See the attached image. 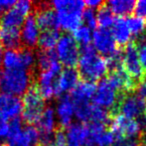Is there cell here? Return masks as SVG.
Here are the masks:
<instances>
[{"label": "cell", "instance_id": "1", "mask_svg": "<svg viewBox=\"0 0 146 146\" xmlns=\"http://www.w3.org/2000/svg\"><path fill=\"white\" fill-rule=\"evenodd\" d=\"M78 72L83 81L94 83L102 79L108 72L106 57L96 54L94 47L90 44L80 48V58L78 62Z\"/></svg>", "mask_w": 146, "mask_h": 146}, {"label": "cell", "instance_id": "2", "mask_svg": "<svg viewBox=\"0 0 146 146\" xmlns=\"http://www.w3.org/2000/svg\"><path fill=\"white\" fill-rule=\"evenodd\" d=\"M38 74L23 69H0V91L13 96H21L36 83Z\"/></svg>", "mask_w": 146, "mask_h": 146}, {"label": "cell", "instance_id": "3", "mask_svg": "<svg viewBox=\"0 0 146 146\" xmlns=\"http://www.w3.org/2000/svg\"><path fill=\"white\" fill-rule=\"evenodd\" d=\"M52 5L57 12L59 24L67 31L75 32L80 27L82 16L85 9V2L81 0H58L52 2Z\"/></svg>", "mask_w": 146, "mask_h": 146}, {"label": "cell", "instance_id": "4", "mask_svg": "<svg viewBox=\"0 0 146 146\" xmlns=\"http://www.w3.org/2000/svg\"><path fill=\"white\" fill-rule=\"evenodd\" d=\"M23 109H22V120L27 125H33L37 123L41 114L44 111L45 100L40 94L37 84H33L29 87L25 94L23 100Z\"/></svg>", "mask_w": 146, "mask_h": 146}, {"label": "cell", "instance_id": "5", "mask_svg": "<svg viewBox=\"0 0 146 146\" xmlns=\"http://www.w3.org/2000/svg\"><path fill=\"white\" fill-rule=\"evenodd\" d=\"M122 50V66L127 75L135 82L137 86L146 78V74L139 60L138 50L134 41L131 40L125 45Z\"/></svg>", "mask_w": 146, "mask_h": 146}, {"label": "cell", "instance_id": "6", "mask_svg": "<svg viewBox=\"0 0 146 146\" xmlns=\"http://www.w3.org/2000/svg\"><path fill=\"white\" fill-rule=\"evenodd\" d=\"M122 94L118 93L111 86L108 78L100 80L96 86V93L94 95V104L102 107L111 113L112 116H115V109Z\"/></svg>", "mask_w": 146, "mask_h": 146}, {"label": "cell", "instance_id": "7", "mask_svg": "<svg viewBox=\"0 0 146 146\" xmlns=\"http://www.w3.org/2000/svg\"><path fill=\"white\" fill-rule=\"evenodd\" d=\"M32 12L35 15L39 29L42 31L59 29V19L52 2L36 1L32 2Z\"/></svg>", "mask_w": 146, "mask_h": 146}, {"label": "cell", "instance_id": "8", "mask_svg": "<svg viewBox=\"0 0 146 146\" xmlns=\"http://www.w3.org/2000/svg\"><path fill=\"white\" fill-rule=\"evenodd\" d=\"M110 129L114 137H126V138H140L143 132V121L137 119H129L122 115L117 114L112 118Z\"/></svg>", "mask_w": 146, "mask_h": 146}, {"label": "cell", "instance_id": "9", "mask_svg": "<svg viewBox=\"0 0 146 146\" xmlns=\"http://www.w3.org/2000/svg\"><path fill=\"white\" fill-rule=\"evenodd\" d=\"M57 55L62 64L69 68H75L80 58V48L78 42L69 33L60 37L57 43Z\"/></svg>", "mask_w": 146, "mask_h": 146}, {"label": "cell", "instance_id": "10", "mask_svg": "<svg viewBox=\"0 0 146 146\" xmlns=\"http://www.w3.org/2000/svg\"><path fill=\"white\" fill-rule=\"evenodd\" d=\"M146 102L135 92L122 94L115 109V115L119 114L129 119H137L143 115Z\"/></svg>", "mask_w": 146, "mask_h": 146}, {"label": "cell", "instance_id": "11", "mask_svg": "<svg viewBox=\"0 0 146 146\" xmlns=\"http://www.w3.org/2000/svg\"><path fill=\"white\" fill-rule=\"evenodd\" d=\"M32 11V2L20 0L0 18V28H20Z\"/></svg>", "mask_w": 146, "mask_h": 146}, {"label": "cell", "instance_id": "12", "mask_svg": "<svg viewBox=\"0 0 146 146\" xmlns=\"http://www.w3.org/2000/svg\"><path fill=\"white\" fill-rule=\"evenodd\" d=\"M94 47L102 55L108 57L119 48L116 46V42L111 32L106 28H98L94 30L92 35Z\"/></svg>", "mask_w": 146, "mask_h": 146}, {"label": "cell", "instance_id": "13", "mask_svg": "<svg viewBox=\"0 0 146 146\" xmlns=\"http://www.w3.org/2000/svg\"><path fill=\"white\" fill-rule=\"evenodd\" d=\"M23 109L22 100L17 96L0 93V120H12L19 117Z\"/></svg>", "mask_w": 146, "mask_h": 146}, {"label": "cell", "instance_id": "14", "mask_svg": "<svg viewBox=\"0 0 146 146\" xmlns=\"http://www.w3.org/2000/svg\"><path fill=\"white\" fill-rule=\"evenodd\" d=\"M39 27L37 25L36 18L32 11L24 21L21 29V43L26 48L34 49L38 44Z\"/></svg>", "mask_w": 146, "mask_h": 146}, {"label": "cell", "instance_id": "15", "mask_svg": "<svg viewBox=\"0 0 146 146\" xmlns=\"http://www.w3.org/2000/svg\"><path fill=\"white\" fill-rule=\"evenodd\" d=\"M39 141V132L33 125H27L20 133L7 138L8 146H37Z\"/></svg>", "mask_w": 146, "mask_h": 146}, {"label": "cell", "instance_id": "16", "mask_svg": "<svg viewBox=\"0 0 146 146\" xmlns=\"http://www.w3.org/2000/svg\"><path fill=\"white\" fill-rule=\"evenodd\" d=\"M75 114V107L69 95H64L59 98L57 104V116L59 118L60 128L66 129L71 125V121Z\"/></svg>", "mask_w": 146, "mask_h": 146}, {"label": "cell", "instance_id": "17", "mask_svg": "<svg viewBox=\"0 0 146 146\" xmlns=\"http://www.w3.org/2000/svg\"><path fill=\"white\" fill-rule=\"evenodd\" d=\"M80 75L76 68L66 67L60 74L57 82V89H58V97L66 92L72 91L79 83Z\"/></svg>", "mask_w": 146, "mask_h": 146}, {"label": "cell", "instance_id": "18", "mask_svg": "<svg viewBox=\"0 0 146 146\" xmlns=\"http://www.w3.org/2000/svg\"><path fill=\"white\" fill-rule=\"evenodd\" d=\"M67 137V146H84L88 137V125L75 123L67 127L65 130Z\"/></svg>", "mask_w": 146, "mask_h": 146}, {"label": "cell", "instance_id": "19", "mask_svg": "<svg viewBox=\"0 0 146 146\" xmlns=\"http://www.w3.org/2000/svg\"><path fill=\"white\" fill-rule=\"evenodd\" d=\"M0 44L6 50H19L23 47L20 28H0Z\"/></svg>", "mask_w": 146, "mask_h": 146}, {"label": "cell", "instance_id": "20", "mask_svg": "<svg viewBox=\"0 0 146 146\" xmlns=\"http://www.w3.org/2000/svg\"><path fill=\"white\" fill-rule=\"evenodd\" d=\"M96 86L92 82L83 81L78 83V85L71 91V100L73 104L88 102L90 98L94 97L96 93Z\"/></svg>", "mask_w": 146, "mask_h": 146}, {"label": "cell", "instance_id": "21", "mask_svg": "<svg viewBox=\"0 0 146 146\" xmlns=\"http://www.w3.org/2000/svg\"><path fill=\"white\" fill-rule=\"evenodd\" d=\"M111 34L115 42L118 44L119 48H123L126 44L130 42L131 32L127 25L126 19L124 17H117L111 26Z\"/></svg>", "mask_w": 146, "mask_h": 146}, {"label": "cell", "instance_id": "22", "mask_svg": "<svg viewBox=\"0 0 146 146\" xmlns=\"http://www.w3.org/2000/svg\"><path fill=\"white\" fill-rule=\"evenodd\" d=\"M37 130L39 134H52L56 131L55 112L52 107H46L37 121Z\"/></svg>", "mask_w": 146, "mask_h": 146}, {"label": "cell", "instance_id": "23", "mask_svg": "<svg viewBox=\"0 0 146 146\" xmlns=\"http://www.w3.org/2000/svg\"><path fill=\"white\" fill-rule=\"evenodd\" d=\"M37 69L39 72H44V71L50 69L55 63L59 62L58 55L54 49L51 50H41L39 49L37 51Z\"/></svg>", "mask_w": 146, "mask_h": 146}, {"label": "cell", "instance_id": "24", "mask_svg": "<svg viewBox=\"0 0 146 146\" xmlns=\"http://www.w3.org/2000/svg\"><path fill=\"white\" fill-rule=\"evenodd\" d=\"M135 3L133 0H111L108 1V6L112 12V14H115L118 17L123 16H129L132 11H134Z\"/></svg>", "mask_w": 146, "mask_h": 146}, {"label": "cell", "instance_id": "25", "mask_svg": "<svg viewBox=\"0 0 146 146\" xmlns=\"http://www.w3.org/2000/svg\"><path fill=\"white\" fill-rule=\"evenodd\" d=\"M59 30H46L39 34L38 46L41 50H51L58 43L60 39Z\"/></svg>", "mask_w": 146, "mask_h": 146}, {"label": "cell", "instance_id": "26", "mask_svg": "<svg viewBox=\"0 0 146 146\" xmlns=\"http://www.w3.org/2000/svg\"><path fill=\"white\" fill-rule=\"evenodd\" d=\"M96 22H98V25L100 28H106V29H108L110 27H111L112 24H113L114 22L113 14H112V12L108 8L106 2H104V5L100 6L98 9Z\"/></svg>", "mask_w": 146, "mask_h": 146}, {"label": "cell", "instance_id": "27", "mask_svg": "<svg viewBox=\"0 0 146 146\" xmlns=\"http://www.w3.org/2000/svg\"><path fill=\"white\" fill-rule=\"evenodd\" d=\"M3 66L4 69H23L20 49L19 50H5L3 57Z\"/></svg>", "mask_w": 146, "mask_h": 146}, {"label": "cell", "instance_id": "28", "mask_svg": "<svg viewBox=\"0 0 146 146\" xmlns=\"http://www.w3.org/2000/svg\"><path fill=\"white\" fill-rule=\"evenodd\" d=\"M125 19H126L127 25H128L131 34H133L136 37H139L142 34H144L146 28V22L144 21V19L136 15H129Z\"/></svg>", "mask_w": 146, "mask_h": 146}, {"label": "cell", "instance_id": "29", "mask_svg": "<svg viewBox=\"0 0 146 146\" xmlns=\"http://www.w3.org/2000/svg\"><path fill=\"white\" fill-rule=\"evenodd\" d=\"M74 38L78 43L81 44V46L84 45L90 44L92 41V33H90V29L87 27L86 25L80 26L75 32H74Z\"/></svg>", "mask_w": 146, "mask_h": 146}, {"label": "cell", "instance_id": "30", "mask_svg": "<svg viewBox=\"0 0 146 146\" xmlns=\"http://www.w3.org/2000/svg\"><path fill=\"white\" fill-rule=\"evenodd\" d=\"M133 41L137 46L139 60H140L141 66L146 74V34H142L139 37H136V39Z\"/></svg>", "mask_w": 146, "mask_h": 146}, {"label": "cell", "instance_id": "31", "mask_svg": "<svg viewBox=\"0 0 146 146\" xmlns=\"http://www.w3.org/2000/svg\"><path fill=\"white\" fill-rule=\"evenodd\" d=\"M82 20H84L86 24H87V27L90 29H94L98 25V22H96V16L94 14V10L90 9V8H87L85 11L83 12V16H82Z\"/></svg>", "mask_w": 146, "mask_h": 146}, {"label": "cell", "instance_id": "32", "mask_svg": "<svg viewBox=\"0 0 146 146\" xmlns=\"http://www.w3.org/2000/svg\"><path fill=\"white\" fill-rule=\"evenodd\" d=\"M55 146H67V137L63 128H57L55 131Z\"/></svg>", "mask_w": 146, "mask_h": 146}, {"label": "cell", "instance_id": "33", "mask_svg": "<svg viewBox=\"0 0 146 146\" xmlns=\"http://www.w3.org/2000/svg\"><path fill=\"white\" fill-rule=\"evenodd\" d=\"M135 15L140 18H146V0H140L135 3Z\"/></svg>", "mask_w": 146, "mask_h": 146}, {"label": "cell", "instance_id": "34", "mask_svg": "<svg viewBox=\"0 0 146 146\" xmlns=\"http://www.w3.org/2000/svg\"><path fill=\"white\" fill-rule=\"evenodd\" d=\"M16 1L14 0H0V18L8 12L14 5H15Z\"/></svg>", "mask_w": 146, "mask_h": 146}, {"label": "cell", "instance_id": "35", "mask_svg": "<svg viewBox=\"0 0 146 146\" xmlns=\"http://www.w3.org/2000/svg\"><path fill=\"white\" fill-rule=\"evenodd\" d=\"M135 92H136L141 98H143L144 100H146V78L142 82H140V83L138 84Z\"/></svg>", "mask_w": 146, "mask_h": 146}, {"label": "cell", "instance_id": "36", "mask_svg": "<svg viewBox=\"0 0 146 146\" xmlns=\"http://www.w3.org/2000/svg\"><path fill=\"white\" fill-rule=\"evenodd\" d=\"M86 6H88V8L94 9V8H100V6H102L104 4V1H100V0H88L85 2Z\"/></svg>", "mask_w": 146, "mask_h": 146}, {"label": "cell", "instance_id": "37", "mask_svg": "<svg viewBox=\"0 0 146 146\" xmlns=\"http://www.w3.org/2000/svg\"><path fill=\"white\" fill-rule=\"evenodd\" d=\"M8 134V124L5 121L0 120V138L7 136Z\"/></svg>", "mask_w": 146, "mask_h": 146}, {"label": "cell", "instance_id": "38", "mask_svg": "<svg viewBox=\"0 0 146 146\" xmlns=\"http://www.w3.org/2000/svg\"><path fill=\"white\" fill-rule=\"evenodd\" d=\"M4 52H5V49H4L3 47H2V45L0 44V69H2V65H3Z\"/></svg>", "mask_w": 146, "mask_h": 146}, {"label": "cell", "instance_id": "39", "mask_svg": "<svg viewBox=\"0 0 146 146\" xmlns=\"http://www.w3.org/2000/svg\"><path fill=\"white\" fill-rule=\"evenodd\" d=\"M139 140H140L141 142H143V143H145V144H146V127L143 129V132H142V134H141Z\"/></svg>", "mask_w": 146, "mask_h": 146}, {"label": "cell", "instance_id": "40", "mask_svg": "<svg viewBox=\"0 0 146 146\" xmlns=\"http://www.w3.org/2000/svg\"><path fill=\"white\" fill-rule=\"evenodd\" d=\"M139 146H146L145 143H143V142H141L140 140H139Z\"/></svg>", "mask_w": 146, "mask_h": 146}, {"label": "cell", "instance_id": "41", "mask_svg": "<svg viewBox=\"0 0 146 146\" xmlns=\"http://www.w3.org/2000/svg\"><path fill=\"white\" fill-rule=\"evenodd\" d=\"M0 146H8L7 143H0Z\"/></svg>", "mask_w": 146, "mask_h": 146}, {"label": "cell", "instance_id": "42", "mask_svg": "<svg viewBox=\"0 0 146 146\" xmlns=\"http://www.w3.org/2000/svg\"><path fill=\"white\" fill-rule=\"evenodd\" d=\"M144 113H145V117H146V105H145V111H144Z\"/></svg>", "mask_w": 146, "mask_h": 146}]
</instances>
